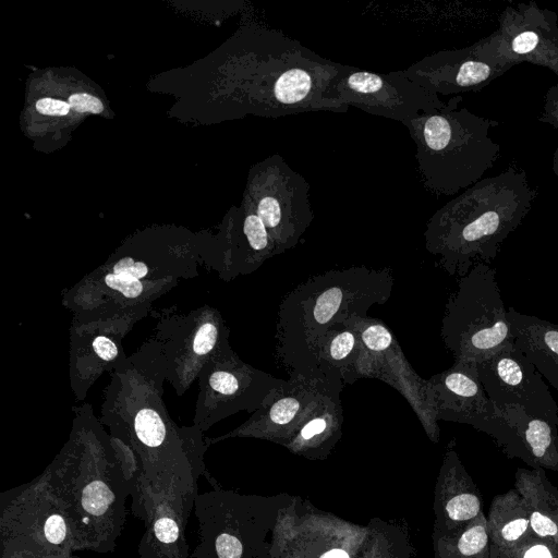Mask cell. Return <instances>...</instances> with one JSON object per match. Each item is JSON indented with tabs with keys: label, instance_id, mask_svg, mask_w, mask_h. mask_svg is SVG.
<instances>
[{
	"label": "cell",
	"instance_id": "cell-1",
	"mask_svg": "<svg viewBox=\"0 0 558 558\" xmlns=\"http://www.w3.org/2000/svg\"><path fill=\"white\" fill-rule=\"evenodd\" d=\"M144 353L145 380L136 386L122 362L112 380L110 392L122 400V405L104 408L109 418H104L111 436L125 444L134 453L138 474L131 488L132 513L147 524L158 504L171 506L187 523L198 494L197 482L206 474L204 452L206 446L202 430L196 426L179 428L169 418L162 405L161 381L166 366L161 349L153 354Z\"/></svg>",
	"mask_w": 558,
	"mask_h": 558
},
{
	"label": "cell",
	"instance_id": "cell-2",
	"mask_svg": "<svg viewBox=\"0 0 558 558\" xmlns=\"http://www.w3.org/2000/svg\"><path fill=\"white\" fill-rule=\"evenodd\" d=\"M71 520L74 551L112 553L132 481L120 448L94 418H76L68 442L43 472Z\"/></svg>",
	"mask_w": 558,
	"mask_h": 558
},
{
	"label": "cell",
	"instance_id": "cell-3",
	"mask_svg": "<svg viewBox=\"0 0 558 558\" xmlns=\"http://www.w3.org/2000/svg\"><path fill=\"white\" fill-rule=\"evenodd\" d=\"M535 197L525 172L515 167L483 178L429 218L425 247L451 276L463 277L477 263L490 265L502 242L532 209Z\"/></svg>",
	"mask_w": 558,
	"mask_h": 558
},
{
	"label": "cell",
	"instance_id": "cell-4",
	"mask_svg": "<svg viewBox=\"0 0 558 558\" xmlns=\"http://www.w3.org/2000/svg\"><path fill=\"white\" fill-rule=\"evenodd\" d=\"M393 282L389 268L351 266L314 275L289 292L279 305L276 335V351L289 374L319 371L311 361L315 340L332 325L385 304Z\"/></svg>",
	"mask_w": 558,
	"mask_h": 558
},
{
	"label": "cell",
	"instance_id": "cell-5",
	"mask_svg": "<svg viewBox=\"0 0 558 558\" xmlns=\"http://www.w3.org/2000/svg\"><path fill=\"white\" fill-rule=\"evenodd\" d=\"M462 96H452L441 110L420 113L403 122L415 146L424 186L438 195H457L481 181L500 156L490 137L498 124L459 108Z\"/></svg>",
	"mask_w": 558,
	"mask_h": 558
},
{
	"label": "cell",
	"instance_id": "cell-6",
	"mask_svg": "<svg viewBox=\"0 0 558 558\" xmlns=\"http://www.w3.org/2000/svg\"><path fill=\"white\" fill-rule=\"evenodd\" d=\"M441 338L454 361L481 363L513 341L496 271L477 263L460 277L442 317Z\"/></svg>",
	"mask_w": 558,
	"mask_h": 558
},
{
	"label": "cell",
	"instance_id": "cell-7",
	"mask_svg": "<svg viewBox=\"0 0 558 558\" xmlns=\"http://www.w3.org/2000/svg\"><path fill=\"white\" fill-rule=\"evenodd\" d=\"M73 527L41 473L0 496V558H69Z\"/></svg>",
	"mask_w": 558,
	"mask_h": 558
},
{
	"label": "cell",
	"instance_id": "cell-8",
	"mask_svg": "<svg viewBox=\"0 0 558 558\" xmlns=\"http://www.w3.org/2000/svg\"><path fill=\"white\" fill-rule=\"evenodd\" d=\"M248 193V204L265 225L277 255L293 248L314 218L306 179L274 154L253 168Z\"/></svg>",
	"mask_w": 558,
	"mask_h": 558
},
{
	"label": "cell",
	"instance_id": "cell-9",
	"mask_svg": "<svg viewBox=\"0 0 558 558\" xmlns=\"http://www.w3.org/2000/svg\"><path fill=\"white\" fill-rule=\"evenodd\" d=\"M328 98L401 123L446 107L434 90L409 78L403 70L377 73L345 64L331 82Z\"/></svg>",
	"mask_w": 558,
	"mask_h": 558
},
{
	"label": "cell",
	"instance_id": "cell-10",
	"mask_svg": "<svg viewBox=\"0 0 558 558\" xmlns=\"http://www.w3.org/2000/svg\"><path fill=\"white\" fill-rule=\"evenodd\" d=\"M199 377L194 426L202 432L239 411L256 412L287 383L244 363L234 352L207 363Z\"/></svg>",
	"mask_w": 558,
	"mask_h": 558
},
{
	"label": "cell",
	"instance_id": "cell-11",
	"mask_svg": "<svg viewBox=\"0 0 558 558\" xmlns=\"http://www.w3.org/2000/svg\"><path fill=\"white\" fill-rule=\"evenodd\" d=\"M476 44L483 57L495 63L512 68L527 62L558 76V16L533 1L508 5L497 31Z\"/></svg>",
	"mask_w": 558,
	"mask_h": 558
},
{
	"label": "cell",
	"instance_id": "cell-12",
	"mask_svg": "<svg viewBox=\"0 0 558 558\" xmlns=\"http://www.w3.org/2000/svg\"><path fill=\"white\" fill-rule=\"evenodd\" d=\"M254 504L221 487L197 494V545L191 558H252L255 545Z\"/></svg>",
	"mask_w": 558,
	"mask_h": 558
},
{
	"label": "cell",
	"instance_id": "cell-13",
	"mask_svg": "<svg viewBox=\"0 0 558 558\" xmlns=\"http://www.w3.org/2000/svg\"><path fill=\"white\" fill-rule=\"evenodd\" d=\"M480 379L492 403L519 407L558 424V405L541 374L514 343L477 364Z\"/></svg>",
	"mask_w": 558,
	"mask_h": 558
},
{
	"label": "cell",
	"instance_id": "cell-14",
	"mask_svg": "<svg viewBox=\"0 0 558 558\" xmlns=\"http://www.w3.org/2000/svg\"><path fill=\"white\" fill-rule=\"evenodd\" d=\"M341 381L344 383L341 377L320 371L292 374L267 404L226 437L250 436L284 442L323 396Z\"/></svg>",
	"mask_w": 558,
	"mask_h": 558
},
{
	"label": "cell",
	"instance_id": "cell-15",
	"mask_svg": "<svg viewBox=\"0 0 558 558\" xmlns=\"http://www.w3.org/2000/svg\"><path fill=\"white\" fill-rule=\"evenodd\" d=\"M490 435L510 457L558 470V424L526 413L519 407H497L471 424Z\"/></svg>",
	"mask_w": 558,
	"mask_h": 558
},
{
	"label": "cell",
	"instance_id": "cell-16",
	"mask_svg": "<svg viewBox=\"0 0 558 558\" xmlns=\"http://www.w3.org/2000/svg\"><path fill=\"white\" fill-rule=\"evenodd\" d=\"M175 327L174 336L168 341L174 343L170 347L174 353L162 355L166 374L172 371L169 378L184 392L207 363L233 351L228 341L229 330L214 308L194 311Z\"/></svg>",
	"mask_w": 558,
	"mask_h": 558
},
{
	"label": "cell",
	"instance_id": "cell-17",
	"mask_svg": "<svg viewBox=\"0 0 558 558\" xmlns=\"http://www.w3.org/2000/svg\"><path fill=\"white\" fill-rule=\"evenodd\" d=\"M509 69L484 58L475 43L461 49L434 52L403 71L409 78L438 96H459L483 89Z\"/></svg>",
	"mask_w": 558,
	"mask_h": 558
},
{
	"label": "cell",
	"instance_id": "cell-18",
	"mask_svg": "<svg viewBox=\"0 0 558 558\" xmlns=\"http://www.w3.org/2000/svg\"><path fill=\"white\" fill-rule=\"evenodd\" d=\"M436 420L471 424L490 408L477 364L454 361L453 365L426 380Z\"/></svg>",
	"mask_w": 558,
	"mask_h": 558
},
{
	"label": "cell",
	"instance_id": "cell-19",
	"mask_svg": "<svg viewBox=\"0 0 558 558\" xmlns=\"http://www.w3.org/2000/svg\"><path fill=\"white\" fill-rule=\"evenodd\" d=\"M514 345L558 389V325L507 308Z\"/></svg>",
	"mask_w": 558,
	"mask_h": 558
},
{
	"label": "cell",
	"instance_id": "cell-20",
	"mask_svg": "<svg viewBox=\"0 0 558 558\" xmlns=\"http://www.w3.org/2000/svg\"><path fill=\"white\" fill-rule=\"evenodd\" d=\"M344 385L341 381L331 387L299 428L284 441L291 450L329 448L337 441L341 436L344 421L340 400Z\"/></svg>",
	"mask_w": 558,
	"mask_h": 558
},
{
	"label": "cell",
	"instance_id": "cell-21",
	"mask_svg": "<svg viewBox=\"0 0 558 558\" xmlns=\"http://www.w3.org/2000/svg\"><path fill=\"white\" fill-rule=\"evenodd\" d=\"M364 347L357 333L344 324L329 327L312 345L314 369L337 375L347 383L355 379V369Z\"/></svg>",
	"mask_w": 558,
	"mask_h": 558
},
{
	"label": "cell",
	"instance_id": "cell-22",
	"mask_svg": "<svg viewBox=\"0 0 558 558\" xmlns=\"http://www.w3.org/2000/svg\"><path fill=\"white\" fill-rule=\"evenodd\" d=\"M185 527L186 523L171 506L158 504L138 542L140 557L191 558Z\"/></svg>",
	"mask_w": 558,
	"mask_h": 558
},
{
	"label": "cell",
	"instance_id": "cell-23",
	"mask_svg": "<svg viewBox=\"0 0 558 558\" xmlns=\"http://www.w3.org/2000/svg\"><path fill=\"white\" fill-rule=\"evenodd\" d=\"M105 329L90 338L88 347L77 343V351L92 353V355H77L76 360H72V372L76 369L77 377L82 378L87 371L100 373L107 368H116L125 360L120 339L106 333Z\"/></svg>",
	"mask_w": 558,
	"mask_h": 558
},
{
	"label": "cell",
	"instance_id": "cell-24",
	"mask_svg": "<svg viewBox=\"0 0 558 558\" xmlns=\"http://www.w3.org/2000/svg\"><path fill=\"white\" fill-rule=\"evenodd\" d=\"M342 324L353 329L363 347L372 353L384 354L396 344L390 330L380 320L367 315H353Z\"/></svg>",
	"mask_w": 558,
	"mask_h": 558
},
{
	"label": "cell",
	"instance_id": "cell-25",
	"mask_svg": "<svg viewBox=\"0 0 558 558\" xmlns=\"http://www.w3.org/2000/svg\"><path fill=\"white\" fill-rule=\"evenodd\" d=\"M481 509L478 497L471 493H462L451 497L446 506V514L454 522H463L475 518Z\"/></svg>",
	"mask_w": 558,
	"mask_h": 558
},
{
	"label": "cell",
	"instance_id": "cell-26",
	"mask_svg": "<svg viewBox=\"0 0 558 558\" xmlns=\"http://www.w3.org/2000/svg\"><path fill=\"white\" fill-rule=\"evenodd\" d=\"M538 121L558 130V84L553 85L546 92Z\"/></svg>",
	"mask_w": 558,
	"mask_h": 558
},
{
	"label": "cell",
	"instance_id": "cell-27",
	"mask_svg": "<svg viewBox=\"0 0 558 558\" xmlns=\"http://www.w3.org/2000/svg\"><path fill=\"white\" fill-rule=\"evenodd\" d=\"M68 104L70 105V108L82 113H100L104 110L102 102L97 97L86 93L71 95Z\"/></svg>",
	"mask_w": 558,
	"mask_h": 558
},
{
	"label": "cell",
	"instance_id": "cell-28",
	"mask_svg": "<svg viewBox=\"0 0 558 558\" xmlns=\"http://www.w3.org/2000/svg\"><path fill=\"white\" fill-rule=\"evenodd\" d=\"M532 530L541 537L554 536L558 533L556 523L547 515L532 511L530 515Z\"/></svg>",
	"mask_w": 558,
	"mask_h": 558
},
{
	"label": "cell",
	"instance_id": "cell-29",
	"mask_svg": "<svg viewBox=\"0 0 558 558\" xmlns=\"http://www.w3.org/2000/svg\"><path fill=\"white\" fill-rule=\"evenodd\" d=\"M39 113L48 116H65L70 111V105L63 100L53 98H41L36 102Z\"/></svg>",
	"mask_w": 558,
	"mask_h": 558
},
{
	"label": "cell",
	"instance_id": "cell-30",
	"mask_svg": "<svg viewBox=\"0 0 558 558\" xmlns=\"http://www.w3.org/2000/svg\"><path fill=\"white\" fill-rule=\"evenodd\" d=\"M530 520L526 518H517L507 522L500 531L501 537L507 542L519 539L527 530Z\"/></svg>",
	"mask_w": 558,
	"mask_h": 558
},
{
	"label": "cell",
	"instance_id": "cell-31",
	"mask_svg": "<svg viewBox=\"0 0 558 558\" xmlns=\"http://www.w3.org/2000/svg\"><path fill=\"white\" fill-rule=\"evenodd\" d=\"M523 558H554L550 549L543 544L531 546L523 555Z\"/></svg>",
	"mask_w": 558,
	"mask_h": 558
},
{
	"label": "cell",
	"instance_id": "cell-32",
	"mask_svg": "<svg viewBox=\"0 0 558 558\" xmlns=\"http://www.w3.org/2000/svg\"><path fill=\"white\" fill-rule=\"evenodd\" d=\"M319 558H350V556L341 548H333L324 553Z\"/></svg>",
	"mask_w": 558,
	"mask_h": 558
},
{
	"label": "cell",
	"instance_id": "cell-33",
	"mask_svg": "<svg viewBox=\"0 0 558 558\" xmlns=\"http://www.w3.org/2000/svg\"><path fill=\"white\" fill-rule=\"evenodd\" d=\"M553 171L555 175L558 178V146L555 149L553 155Z\"/></svg>",
	"mask_w": 558,
	"mask_h": 558
},
{
	"label": "cell",
	"instance_id": "cell-34",
	"mask_svg": "<svg viewBox=\"0 0 558 558\" xmlns=\"http://www.w3.org/2000/svg\"><path fill=\"white\" fill-rule=\"evenodd\" d=\"M69 558H81V557L75 556V555L72 554Z\"/></svg>",
	"mask_w": 558,
	"mask_h": 558
}]
</instances>
